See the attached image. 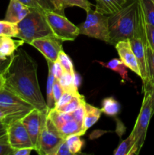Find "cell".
<instances>
[{"label":"cell","mask_w":154,"mask_h":155,"mask_svg":"<svg viewBox=\"0 0 154 155\" xmlns=\"http://www.w3.org/2000/svg\"><path fill=\"white\" fill-rule=\"evenodd\" d=\"M3 77L5 88L35 108L48 110L38 81L37 64L25 50L18 48Z\"/></svg>","instance_id":"cell-1"},{"label":"cell","mask_w":154,"mask_h":155,"mask_svg":"<svg viewBox=\"0 0 154 155\" xmlns=\"http://www.w3.org/2000/svg\"><path fill=\"white\" fill-rule=\"evenodd\" d=\"M109 16V44L130 39L136 36L141 27V13L138 0H129L116 13Z\"/></svg>","instance_id":"cell-2"},{"label":"cell","mask_w":154,"mask_h":155,"mask_svg":"<svg viewBox=\"0 0 154 155\" xmlns=\"http://www.w3.org/2000/svg\"><path fill=\"white\" fill-rule=\"evenodd\" d=\"M18 33L16 38L25 43L45 36H54L48 25L45 12L31 9L30 13L18 24Z\"/></svg>","instance_id":"cell-3"},{"label":"cell","mask_w":154,"mask_h":155,"mask_svg":"<svg viewBox=\"0 0 154 155\" xmlns=\"http://www.w3.org/2000/svg\"><path fill=\"white\" fill-rule=\"evenodd\" d=\"M87 16L84 22L78 26L80 34L95 38L109 43V16L104 15L96 10L91 9L86 12Z\"/></svg>","instance_id":"cell-4"},{"label":"cell","mask_w":154,"mask_h":155,"mask_svg":"<svg viewBox=\"0 0 154 155\" xmlns=\"http://www.w3.org/2000/svg\"><path fill=\"white\" fill-rule=\"evenodd\" d=\"M0 107L7 114L8 125L14 121L22 119L27 114L35 108L5 87L0 89Z\"/></svg>","instance_id":"cell-5"},{"label":"cell","mask_w":154,"mask_h":155,"mask_svg":"<svg viewBox=\"0 0 154 155\" xmlns=\"http://www.w3.org/2000/svg\"><path fill=\"white\" fill-rule=\"evenodd\" d=\"M47 21L54 36L63 41H73L80 34L78 26H75L65 17L54 11L45 12Z\"/></svg>","instance_id":"cell-6"},{"label":"cell","mask_w":154,"mask_h":155,"mask_svg":"<svg viewBox=\"0 0 154 155\" xmlns=\"http://www.w3.org/2000/svg\"><path fill=\"white\" fill-rule=\"evenodd\" d=\"M64 140V138L46 115L39 137V148L36 152L40 155H55L59 145Z\"/></svg>","instance_id":"cell-7"},{"label":"cell","mask_w":154,"mask_h":155,"mask_svg":"<svg viewBox=\"0 0 154 155\" xmlns=\"http://www.w3.org/2000/svg\"><path fill=\"white\" fill-rule=\"evenodd\" d=\"M143 93H144V95H143L140 113L137 116L134 129L131 131L134 135L135 145L137 148L138 154L144 144L149 121L153 115L149 92L148 91H143Z\"/></svg>","instance_id":"cell-8"},{"label":"cell","mask_w":154,"mask_h":155,"mask_svg":"<svg viewBox=\"0 0 154 155\" xmlns=\"http://www.w3.org/2000/svg\"><path fill=\"white\" fill-rule=\"evenodd\" d=\"M47 115L64 139L72 134L81 136L85 135L82 127L75 120L72 114L63 113L53 108L47 111Z\"/></svg>","instance_id":"cell-9"},{"label":"cell","mask_w":154,"mask_h":155,"mask_svg":"<svg viewBox=\"0 0 154 155\" xmlns=\"http://www.w3.org/2000/svg\"><path fill=\"white\" fill-rule=\"evenodd\" d=\"M47 111H42L37 108H33L28 114L25 115L21 122L25 127L30 139L32 141L34 150L38 151L39 148V141L42 131V125L47 115Z\"/></svg>","instance_id":"cell-10"},{"label":"cell","mask_w":154,"mask_h":155,"mask_svg":"<svg viewBox=\"0 0 154 155\" xmlns=\"http://www.w3.org/2000/svg\"><path fill=\"white\" fill-rule=\"evenodd\" d=\"M7 136L9 144L14 150L23 148H33L34 150L30 136L21 120L8 125Z\"/></svg>","instance_id":"cell-11"},{"label":"cell","mask_w":154,"mask_h":155,"mask_svg":"<svg viewBox=\"0 0 154 155\" xmlns=\"http://www.w3.org/2000/svg\"><path fill=\"white\" fill-rule=\"evenodd\" d=\"M62 42L63 41L52 36L34 39L30 45L39 50L45 56L46 60L55 62L57 61L60 51L63 50Z\"/></svg>","instance_id":"cell-12"},{"label":"cell","mask_w":154,"mask_h":155,"mask_svg":"<svg viewBox=\"0 0 154 155\" xmlns=\"http://www.w3.org/2000/svg\"><path fill=\"white\" fill-rule=\"evenodd\" d=\"M115 47L119 58L125 64V66L140 77L141 74H140L138 62L131 48L129 39L119 41L115 45Z\"/></svg>","instance_id":"cell-13"},{"label":"cell","mask_w":154,"mask_h":155,"mask_svg":"<svg viewBox=\"0 0 154 155\" xmlns=\"http://www.w3.org/2000/svg\"><path fill=\"white\" fill-rule=\"evenodd\" d=\"M131 48L136 56L140 71V78L143 81V86L147 83V72H146V40L143 37L135 36L129 39Z\"/></svg>","instance_id":"cell-14"},{"label":"cell","mask_w":154,"mask_h":155,"mask_svg":"<svg viewBox=\"0 0 154 155\" xmlns=\"http://www.w3.org/2000/svg\"><path fill=\"white\" fill-rule=\"evenodd\" d=\"M31 8L19 0H10L5 19L11 23L18 24L30 12Z\"/></svg>","instance_id":"cell-15"},{"label":"cell","mask_w":154,"mask_h":155,"mask_svg":"<svg viewBox=\"0 0 154 155\" xmlns=\"http://www.w3.org/2000/svg\"><path fill=\"white\" fill-rule=\"evenodd\" d=\"M54 11L62 15H64V9L68 7H79L86 12L91 9V3L88 0H50Z\"/></svg>","instance_id":"cell-16"},{"label":"cell","mask_w":154,"mask_h":155,"mask_svg":"<svg viewBox=\"0 0 154 155\" xmlns=\"http://www.w3.org/2000/svg\"><path fill=\"white\" fill-rule=\"evenodd\" d=\"M129 0H96L95 10L107 15H113L120 11Z\"/></svg>","instance_id":"cell-17"},{"label":"cell","mask_w":154,"mask_h":155,"mask_svg":"<svg viewBox=\"0 0 154 155\" xmlns=\"http://www.w3.org/2000/svg\"><path fill=\"white\" fill-rule=\"evenodd\" d=\"M10 36H0V58L6 59L12 57L19 46L24 43L21 39L14 40Z\"/></svg>","instance_id":"cell-18"},{"label":"cell","mask_w":154,"mask_h":155,"mask_svg":"<svg viewBox=\"0 0 154 155\" xmlns=\"http://www.w3.org/2000/svg\"><path fill=\"white\" fill-rule=\"evenodd\" d=\"M101 113H102L101 109L85 103V114L82 124V130L84 134L89 128H91L94 124L98 122Z\"/></svg>","instance_id":"cell-19"},{"label":"cell","mask_w":154,"mask_h":155,"mask_svg":"<svg viewBox=\"0 0 154 155\" xmlns=\"http://www.w3.org/2000/svg\"><path fill=\"white\" fill-rule=\"evenodd\" d=\"M114 155H133L138 154L137 148L135 145L134 135L132 132L127 139L122 141L119 143V146L116 148L113 152Z\"/></svg>","instance_id":"cell-20"},{"label":"cell","mask_w":154,"mask_h":155,"mask_svg":"<svg viewBox=\"0 0 154 155\" xmlns=\"http://www.w3.org/2000/svg\"><path fill=\"white\" fill-rule=\"evenodd\" d=\"M101 65V66L104 67L106 68L112 70L114 72L117 73L120 75L122 79L125 81H131L128 76V68L125 66V64L122 61L121 59L118 58H113L110 60L108 62H101V61H97Z\"/></svg>","instance_id":"cell-21"},{"label":"cell","mask_w":154,"mask_h":155,"mask_svg":"<svg viewBox=\"0 0 154 155\" xmlns=\"http://www.w3.org/2000/svg\"><path fill=\"white\" fill-rule=\"evenodd\" d=\"M46 61L48 67V80H47L46 84V104L48 110L54 108L55 107V101H54V97H53V86H54L56 78L53 74L52 69H51V65H52L53 62L49 60H46Z\"/></svg>","instance_id":"cell-22"},{"label":"cell","mask_w":154,"mask_h":155,"mask_svg":"<svg viewBox=\"0 0 154 155\" xmlns=\"http://www.w3.org/2000/svg\"><path fill=\"white\" fill-rule=\"evenodd\" d=\"M74 74L64 71L60 78L58 80L63 92H69L76 94L79 93L78 86L75 82Z\"/></svg>","instance_id":"cell-23"},{"label":"cell","mask_w":154,"mask_h":155,"mask_svg":"<svg viewBox=\"0 0 154 155\" xmlns=\"http://www.w3.org/2000/svg\"><path fill=\"white\" fill-rule=\"evenodd\" d=\"M146 72H147V83L143 86V89L154 83V50L149 45H146Z\"/></svg>","instance_id":"cell-24"},{"label":"cell","mask_w":154,"mask_h":155,"mask_svg":"<svg viewBox=\"0 0 154 155\" xmlns=\"http://www.w3.org/2000/svg\"><path fill=\"white\" fill-rule=\"evenodd\" d=\"M102 113L110 117H115L120 110V104L113 97L105 98L102 101Z\"/></svg>","instance_id":"cell-25"},{"label":"cell","mask_w":154,"mask_h":155,"mask_svg":"<svg viewBox=\"0 0 154 155\" xmlns=\"http://www.w3.org/2000/svg\"><path fill=\"white\" fill-rule=\"evenodd\" d=\"M145 22L154 26V4L151 0H138Z\"/></svg>","instance_id":"cell-26"},{"label":"cell","mask_w":154,"mask_h":155,"mask_svg":"<svg viewBox=\"0 0 154 155\" xmlns=\"http://www.w3.org/2000/svg\"><path fill=\"white\" fill-rule=\"evenodd\" d=\"M19 1L31 9L40 11L45 13L48 11H54V8L50 0H19Z\"/></svg>","instance_id":"cell-27"},{"label":"cell","mask_w":154,"mask_h":155,"mask_svg":"<svg viewBox=\"0 0 154 155\" xmlns=\"http://www.w3.org/2000/svg\"><path fill=\"white\" fill-rule=\"evenodd\" d=\"M65 141L72 155L80 153L84 145V141L82 140L81 136L79 134L69 135L65 139Z\"/></svg>","instance_id":"cell-28"},{"label":"cell","mask_w":154,"mask_h":155,"mask_svg":"<svg viewBox=\"0 0 154 155\" xmlns=\"http://www.w3.org/2000/svg\"><path fill=\"white\" fill-rule=\"evenodd\" d=\"M18 33V24L11 23L5 20L0 21V36L17 37Z\"/></svg>","instance_id":"cell-29"},{"label":"cell","mask_w":154,"mask_h":155,"mask_svg":"<svg viewBox=\"0 0 154 155\" xmlns=\"http://www.w3.org/2000/svg\"><path fill=\"white\" fill-rule=\"evenodd\" d=\"M57 61H58L59 63L62 66L63 71H66L68 73H70L72 74H75V71L74 70L72 61L71 60L69 56L67 55L63 50L60 51V53H59L58 57H57Z\"/></svg>","instance_id":"cell-30"},{"label":"cell","mask_w":154,"mask_h":155,"mask_svg":"<svg viewBox=\"0 0 154 155\" xmlns=\"http://www.w3.org/2000/svg\"><path fill=\"white\" fill-rule=\"evenodd\" d=\"M84 99V96H82V95H78V96H75L69 103H67L65 105L62 106V107L55 109L60 112H63V113L71 114L79 106V104H81V102Z\"/></svg>","instance_id":"cell-31"},{"label":"cell","mask_w":154,"mask_h":155,"mask_svg":"<svg viewBox=\"0 0 154 155\" xmlns=\"http://www.w3.org/2000/svg\"><path fill=\"white\" fill-rule=\"evenodd\" d=\"M14 151L9 144L7 133L0 136V155H13Z\"/></svg>","instance_id":"cell-32"},{"label":"cell","mask_w":154,"mask_h":155,"mask_svg":"<svg viewBox=\"0 0 154 155\" xmlns=\"http://www.w3.org/2000/svg\"><path fill=\"white\" fill-rule=\"evenodd\" d=\"M85 100L84 99L79 104V106L72 113H71L75 120L80 126H82V127L83 120H84L85 114Z\"/></svg>","instance_id":"cell-33"},{"label":"cell","mask_w":154,"mask_h":155,"mask_svg":"<svg viewBox=\"0 0 154 155\" xmlns=\"http://www.w3.org/2000/svg\"><path fill=\"white\" fill-rule=\"evenodd\" d=\"M144 31L146 45L154 50V26L145 22Z\"/></svg>","instance_id":"cell-34"},{"label":"cell","mask_w":154,"mask_h":155,"mask_svg":"<svg viewBox=\"0 0 154 155\" xmlns=\"http://www.w3.org/2000/svg\"><path fill=\"white\" fill-rule=\"evenodd\" d=\"M80 95L79 93H72V92H63L62 94L61 97L60 98V99L55 103V107L54 108H58V107H62V106L65 105L67 103H69L72 98L75 96H78Z\"/></svg>","instance_id":"cell-35"},{"label":"cell","mask_w":154,"mask_h":155,"mask_svg":"<svg viewBox=\"0 0 154 155\" xmlns=\"http://www.w3.org/2000/svg\"><path fill=\"white\" fill-rule=\"evenodd\" d=\"M63 92V90L62 89L61 86H60V83H59V80L56 79L54 83V86H53V97H54V100L55 103L60 99Z\"/></svg>","instance_id":"cell-36"},{"label":"cell","mask_w":154,"mask_h":155,"mask_svg":"<svg viewBox=\"0 0 154 155\" xmlns=\"http://www.w3.org/2000/svg\"><path fill=\"white\" fill-rule=\"evenodd\" d=\"M51 69H52V72L54 74V77L57 80H59L60 78V77L62 76L63 73L64 72L63 68L60 65V64L59 63L58 61H56L55 62H53L52 65H51Z\"/></svg>","instance_id":"cell-37"},{"label":"cell","mask_w":154,"mask_h":155,"mask_svg":"<svg viewBox=\"0 0 154 155\" xmlns=\"http://www.w3.org/2000/svg\"><path fill=\"white\" fill-rule=\"evenodd\" d=\"M55 155H72V153L69 151L68 145L66 144V141H63L60 145H59L58 148H57V151H56Z\"/></svg>","instance_id":"cell-38"},{"label":"cell","mask_w":154,"mask_h":155,"mask_svg":"<svg viewBox=\"0 0 154 155\" xmlns=\"http://www.w3.org/2000/svg\"><path fill=\"white\" fill-rule=\"evenodd\" d=\"M13 57V56H12ZM12 57L8 58L6 59L0 58V75H3L6 71L7 68H8L11 61Z\"/></svg>","instance_id":"cell-39"},{"label":"cell","mask_w":154,"mask_h":155,"mask_svg":"<svg viewBox=\"0 0 154 155\" xmlns=\"http://www.w3.org/2000/svg\"><path fill=\"white\" fill-rule=\"evenodd\" d=\"M143 91H148V92H149V97H150L151 105H152V114H154V83L143 89Z\"/></svg>","instance_id":"cell-40"},{"label":"cell","mask_w":154,"mask_h":155,"mask_svg":"<svg viewBox=\"0 0 154 155\" xmlns=\"http://www.w3.org/2000/svg\"><path fill=\"white\" fill-rule=\"evenodd\" d=\"M33 150V148H20V149L14 150L13 152V155H29L31 154V151Z\"/></svg>","instance_id":"cell-41"},{"label":"cell","mask_w":154,"mask_h":155,"mask_svg":"<svg viewBox=\"0 0 154 155\" xmlns=\"http://www.w3.org/2000/svg\"><path fill=\"white\" fill-rule=\"evenodd\" d=\"M0 120L4 122L5 124H7L8 125V116L7 114H5V112L2 110V109L0 107Z\"/></svg>","instance_id":"cell-42"},{"label":"cell","mask_w":154,"mask_h":155,"mask_svg":"<svg viewBox=\"0 0 154 155\" xmlns=\"http://www.w3.org/2000/svg\"><path fill=\"white\" fill-rule=\"evenodd\" d=\"M7 124H5L4 122L0 120V136L7 133Z\"/></svg>","instance_id":"cell-43"},{"label":"cell","mask_w":154,"mask_h":155,"mask_svg":"<svg viewBox=\"0 0 154 155\" xmlns=\"http://www.w3.org/2000/svg\"><path fill=\"white\" fill-rule=\"evenodd\" d=\"M5 85V79L3 75H0V89L4 87Z\"/></svg>","instance_id":"cell-44"},{"label":"cell","mask_w":154,"mask_h":155,"mask_svg":"<svg viewBox=\"0 0 154 155\" xmlns=\"http://www.w3.org/2000/svg\"><path fill=\"white\" fill-rule=\"evenodd\" d=\"M151 1H152V3H153V4H154V0H151Z\"/></svg>","instance_id":"cell-45"}]
</instances>
